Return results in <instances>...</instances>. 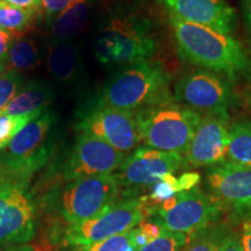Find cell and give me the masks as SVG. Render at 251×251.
I'll return each instance as SVG.
<instances>
[{"label":"cell","instance_id":"1","mask_svg":"<svg viewBox=\"0 0 251 251\" xmlns=\"http://www.w3.org/2000/svg\"><path fill=\"white\" fill-rule=\"evenodd\" d=\"M169 18L181 59L230 79L251 76V54L230 34Z\"/></svg>","mask_w":251,"mask_h":251},{"label":"cell","instance_id":"2","mask_svg":"<svg viewBox=\"0 0 251 251\" xmlns=\"http://www.w3.org/2000/svg\"><path fill=\"white\" fill-rule=\"evenodd\" d=\"M56 122L54 112L43 113L0 150V186L27 191L33 176L54 155Z\"/></svg>","mask_w":251,"mask_h":251},{"label":"cell","instance_id":"3","mask_svg":"<svg viewBox=\"0 0 251 251\" xmlns=\"http://www.w3.org/2000/svg\"><path fill=\"white\" fill-rule=\"evenodd\" d=\"M170 83V75L159 63H136L113 75L97 101L135 113L174 100Z\"/></svg>","mask_w":251,"mask_h":251},{"label":"cell","instance_id":"4","mask_svg":"<svg viewBox=\"0 0 251 251\" xmlns=\"http://www.w3.org/2000/svg\"><path fill=\"white\" fill-rule=\"evenodd\" d=\"M156 51L151 23L136 14H118L100 28L94 55L107 68L128 67L149 61Z\"/></svg>","mask_w":251,"mask_h":251},{"label":"cell","instance_id":"5","mask_svg":"<svg viewBox=\"0 0 251 251\" xmlns=\"http://www.w3.org/2000/svg\"><path fill=\"white\" fill-rule=\"evenodd\" d=\"M201 117L175 100L135 112L141 143L183 156Z\"/></svg>","mask_w":251,"mask_h":251},{"label":"cell","instance_id":"6","mask_svg":"<svg viewBox=\"0 0 251 251\" xmlns=\"http://www.w3.org/2000/svg\"><path fill=\"white\" fill-rule=\"evenodd\" d=\"M122 197L115 174L70 181L47 194L46 203L68 225L86 221Z\"/></svg>","mask_w":251,"mask_h":251},{"label":"cell","instance_id":"7","mask_svg":"<svg viewBox=\"0 0 251 251\" xmlns=\"http://www.w3.org/2000/svg\"><path fill=\"white\" fill-rule=\"evenodd\" d=\"M143 220H147L144 196L121 197L93 218L67 225L54 238L67 248L86 246L129 231Z\"/></svg>","mask_w":251,"mask_h":251},{"label":"cell","instance_id":"8","mask_svg":"<svg viewBox=\"0 0 251 251\" xmlns=\"http://www.w3.org/2000/svg\"><path fill=\"white\" fill-rule=\"evenodd\" d=\"M222 212L211 193L196 186L150 208L148 218L165 230L192 235L218 224Z\"/></svg>","mask_w":251,"mask_h":251},{"label":"cell","instance_id":"9","mask_svg":"<svg viewBox=\"0 0 251 251\" xmlns=\"http://www.w3.org/2000/svg\"><path fill=\"white\" fill-rule=\"evenodd\" d=\"M126 153L91 134L79 133L57 169V177L65 184L81 178L115 174Z\"/></svg>","mask_w":251,"mask_h":251},{"label":"cell","instance_id":"10","mask_svg":"<svg viewBox=\"0 0 251 251\" xmlns=\"http://www.w3.org/2000/svg\"><path fill=\"white\" fill-rule=\"evenodd\" d=\"M76 129L105 141L126 155L141 142L135 113L98 101L83 109Z\"/></svg>","mask_w":251,"mask_h":251},{"label":"cell","instance_id":"11","mask_svg":"<svg viewBox=\"0 0 251 251\" xmlns=\"http://www.w3.org/2000/svg\"><path fill=\"white\" fill-rule=\"evenodd\" d=\"M184 165V156L179 153L139 147L129 156H126L115 176L122 197L139 196L137 191L141 188L152 187L164 176L175 174Z\"/></svg>","mask_w":251,"mask_h":251},{"label":"cell","instance_id":"12","mask_svg":"<svg viewBox=\"0 0 251 251\" xmlns=\"http://www.w3.org/2000/svg\"><path fill=\"white\" fill-rule=\"evenodd\" d=\"M174 100L200 114L228 111L234 102V91L224 77L207 70L184 75L175 86Z\"/></svg>","mask_w":251,"mask_h":251},{"label":"cell","instance_id":"13","mask_svg":"<svg viewBox=\"0 0 251 251\" xmlns=\"http://www.w3.org/2000/svg\"><path fill=\"white\" fill-rule=\"evenodd\" d=\"M208 193L224 211L237 219H251V168L229 161L209 166L206 174Z\"/></svg>","mask_w":251,"mask_h":251},{"label":"cell","instance_id":"14","mask_svg":"<svg viewBox=\"0 0 251 251\" xmlns=\"http://www.w3.org/2000/svg\"><path fill=\"white\" fill-rule=\"evenodd\" d=\"M36 234V207L20 188L0 186V248L26 244Z\"/></svg>","mask_w":251,"mask_h":251},{"label":"cell","instance_id":"15","mask_svg":"<svg viewBox=\"0 0 251 251\" xmlns=\"http://www.w3.org/2000/svg\"><path fill=\"white\" fill-rule=\"evenodd\" d=\"M229 121L228 111L202 115L184 153L185 165L209 168L225 162L229 146Z\"/></svg>","mask_w":251,"mask_h":251},{"label":"cell","instance_id":"16","mask_svg":"<svg viewBox=\"0 0 251 251\" xmlns=\"http://www.w3.org/2000/svg\"><path fill=\"white\" fill-rule=\"evenodd\" d=\"M169 15L186 23L209 27L225 34L233 33L236 12L226 0H159Z\"/></svg>","mask_w":251,"mask_h":251},{"label":"cell","instance_id":"17","mask_svg":"<svg viewBox=\"0 0 251 251\" xmlns=\"http://www.w3.org/2000/svg\"><path fill=\"white\" fill-rule=\"evenodd\" d=\"M55 93L49 84L34 79L20 87L0 115H36L41 117L54 101Z\"/></svg>","mask_w":251,"mask_h":251},{"label":"cell","instance_id":"18","mask_svg":"<svg viewBox=\"0 0 251 251\" xmlns=\"http://www.w3.org/2000/svg\"><path fill=\"white\" fill-rule=\"evenodd\" d=\"M80 63L79 51L71 43L55 42L50 46L47 65L50 75L59 83L75 85L80 74Z\"/></svg>","mask_w":251,"mask_h":251},{"label":"cell","instance_id":"19","mask_svg":"<svg viewBox=\"0 0 251 251\" xmlns=\"http://www.w3.org/2000/svg\"><path fill=\"white\" fill-rule=\"evenodd\" d=\"M91 0H71L51 24L55 42H68L85 27L90 15Z\"/></svg>","mask_w":251,"mask_h":251},{"label":"cell","instance_id":"20","mask_svg":"<svg viewBox=\"0 0 251 251\" xmlns=\"http://www.w3.org/2000/svg\"><path fill=\"white\" fill-rule=\"evenodd\" d=\"M226 161L251 168V119H242L230 125Z\"/></svg>","mask_w":251,"mask_h":251},{"label":"cell","instance_id":"21","mask_svg":"<svg viewBox=\"0 0 251 251\" xmlns=\"http://www.w3.org/2000/svg\"><path fill=\"white\" fill-rule=\"evenodd\" d=\"M40 62V51L37 43L29 37H19L14 41L6 61L8 70L21 72L30 71Z\"/></svg>","mask_w":251,"mask_h":251},{"label":"cell","instance_id":"22","mask_svg":"<svg viewBox=\"0 0 251 251\" xmlns=\"http://www.w3.org/2000/svg\"><path fill=\"white\" fill-rule=\"evenodd\" d=\"M229 233L228 227L222 224L209 226L188 236L183 251H219L225 237Z\"/></svg>","mask_w":251,"mask_h":251},{"label":"cell","instance_id":"23","mask_svg":"<svg viewBox=\"0 0 251 251\" xmlns=\"http://www.w3.org/2000/svg\"><path fill=\"white\" fill-rule=\"evenodd\" d=\"M141 246L137 242L136 227L126 233L86 244V246L70 247L67 251H139Z\"/></svg>","mask_w":251,"mask_h":251},{"label":"cell","instance_id":"24","mask_svg":"<svg viewBox=\"0 0 251 251\" xmlns=\"http://www.w3.org/2000/svg\"><path fill=\"white\" fill-rule=\"evenodd\" d=\"M35 13L0 0V28L9 33L21 34L33 25Z\"/></svg>","mask_w":251,"mask_h":251},{"label":"cell","instance_id":"25","mask_svg":"<svg viewBox=\"0 0 251 251\" xmlns=\"http://www.w3.org/2000/svg\"><path fill=\"white\" fill-rule=\"evenodd\" d=\"M37 118L36 115H0V150Z\"/></svg>","mask_w":251,"mask_h":251},{"label":"cell","instance_id":"26","mask_svg":"<svg viewBox=\"0 0 251 251\" xmlns=\"http://www.w3.org/2000/svg\"><path fill=\"white\" fill-rule=\"evenodd\" d=\"M188 236L190 235L172 233L163 229L158 237L146 244L139 251H183Z\"/></svg>","mask_w":251,"mask_h":251},{"label":"cell","instance_id":"27","mask_svg":"<svg viewBox=\"0 0 251 251\" xmlns=\"http://www.w3.org/2000/svg\"><path fill=\"white\" fill-rule=\"evenodd\" d=\"M23 86V76L14 70H7L0 74V112L14 98Z\"/></svg>","mask_w":251,"mask_h":251},{"label":"cell","instance_id":"28","mask_svg":"<svg viewBox=\"0 0 251 251\" xmlns=\"http://www.w3.org/2000/svg\"><path fill=\"white\" fill-rule=\"evenodd\" d=\"M71 0H42V7L48 20V24L51 25L56 17L67 7V5Z\"/></svg>","mask_w":251,"mask_h":251},{"label":"cell","instance_id":"29","mask_svg":"<svg viewBox=\"0 0 251 251\" xmlns=\"http://www.w3.org/2000/svg\"><path fill=\"white\" fill-rule=\"evenodd\" d=\"M15 40H17V36L14 34L0 28V64H6L9 50H11Z\"/></svg>","mask_w":251,"mask_h":251},{"label":"cell","instance_id":"30","mask_svg":"<svg viewBox=\"0 0 251 251\" xmlns=\"http://www.w3.org/2000/svg\"><path fill=\"white\" fill-rule=\"evenodd\" d=\"M219 251H243L242 243H241V235L235 233V231H229Z\"/></svg>","mask_w":251,"mask_h":251},{"label":"cell","instance_id":"31","mask_svg":"<svg viewBox=\"0 0 251 251\" xmlns=\"http://www.w3.org/2000/svg\"><path fill=\"white\" fill-rule=\"evenodd\" d=\"M1 1L8 2V4L24 8L35 14L39 13L41 7H42V0H1Z\"/></svg>","mask_w":251,"mask_h":251},{"label":"cell","instance_id":"32","mask_svg":"<svg viewBox=\"0 0 251 251\" xmlns=\"http://www.w3.org/2000/svg\"><path fill=\"white\" fill-rule=\"evenodd\" d=\"M240 235L243 251H251V220L242 225V231Z\"/></svg>","mask_w":251,"mask_h":251},{"label":"cell","instance_id":"33","mask_svg":"<svg viewBox=\"0 0 251 251\" xmlns=\"http://www.w3.org/2000/svg\"><path fill=\"white\" fill-rule=\"evenodd\" d=\"M240 4L244 21L251 34V0H240Z\"/></svg>","mask_w":251,"mask_h":251},{"label":"cell","instance_id":"34","mask_svg":"<svg viewBox=\"0 0 251 251\" xmlns=\"http://www.w3.org/2000/svg\"><path fill=\"white\" fill-rule=\"evenodd\" d=\"M5 251H37L36 248L34 246H30V244H20V246H14L9 247Z\"/></svg>","mask_w":251,"mask_h":251},{"label":"cell","instance_id":"35","mask_svg":"<svg viewBox=\"0 0 251 251\" xmlns=\"http://www.w3.org/2000/svg\"><path fill=\"white\" fill-rule=\"evenodd\" d=\"M4 71H5V65L0 64V74H2Z\"/></svg>","mask_w":251,"mask_h":251}]
</instances>
